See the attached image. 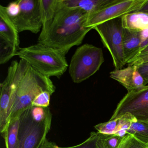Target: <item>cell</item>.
Instances as JSON below:
<instances>
[{
	"mask_svg": "<svg viewBox=\"0 0 148 148\" xmlns=\"http://www.w3.org/2000/svg\"><path fill=\"white\" fill-rule=\"evenodd\" d=\"M123 28L133 32H140L148 27V14L134 12L121 17Z\"/></svg>",
	"mask_w": 148,
	"mask_h": 148,
	"instance_id": "9a60e30c",
	"label": "cell"
},
{
	"mask_svg": "<svg viewBox=\"0 0 148 148\" xmlns=\"http://www.w3.org/2000/svg\"><path fill=\"white\" fill-rule=\"evenodd\" d=\"M19 32L6 12L5 7L0 6V40L4 41L18 51L19 48Z\"/></svg>",
	"mask_w": 148,
	"mask_h": 148,
	"instance_id": "8fae6325",
	"label": "cell"
},
{
	"mask_svg": "<svg viewBox=\"0 0 148 148\" xmlns=\"http://www.w3.org/2000/svg\"><path fill=\"white\" fill-rule=\"evenodd\" d=\"M88 14L81 9L64 5L63 0L53 17L43 24L38 44L50 47L66 55L82 44L92 28L85 25Z\"/></svg>",
	"mask_w": 148,
	"mask_h": 148,
	"instance_id": "6da1fadb",
	"label": "cell"
},
{
	"mask_svg": "<svg viewBox=\"0 0 148 148\" xmlns=\"http://www.w3.org/2000/svg\"><path fill=\"white\" fill-rule=\"evenodd\" d=\"M29 107L21 116L20 126L17 148H40L47 138L51 126V113L41 122L35 121Z\"/></svg>",
	"mask_w": 148,
	"mask_h": 148,
	"instance_id": "5b68a950",
	"label": "cell"
},
{
	"mask_svg": "<svg viewBox=\"0 0 148 148\" xmlns=\"http://www.w3.org/2000/svg\"><path fill=\"white\" fill-rule=\"evenodd\" d=\"M96 30L104 46L110 53L115 70H120L126 64L123 50V28L121 18L111 20L96 26Z\"/></svg>",
	"mask_w": 148,
	"mask_h": 148,
	"instance_id": "8992f818",
	"label": "cell"
},
{
	"mask_svg": "<svg viewBox=\"0 0 148 148\" xmlns=\"http://www.w3.org/2000/svg\"><path fill=\"white\" fill-rule=\"evenodd\" d=\"M25 60L44 76L59 78L65 73L68 64L66 55L50 47L37 43L25 47H19L15 56Z\"/></svg>",
	"mask_w": 148,
	"mask_h": 148,
	"instance_id": "3957f363",
	"label": "cell"
},
{
	"mask_svg": "<svg viewBox=\"0 0 148 148\" xmlns=\"http://www.w3.org/2000/svg\"><path fill=\"white\" fill-rule=\"evenodd\" d=\"M122 137L116 135L99 134L96 144V148H118Z\"/></svg>",
	"mask_w": 148,
	"mask_h": 148,
	"instance_id": "ffe728a7",
	"label": "cell"
},
{
	"mask_svg": "<svg viewBox=\"0 0 148 148\" xmlns=\"http://www.w3.org/2000/svg\"><path fill=\"white\" fill-rule=\"evenodd\" d=\"M146 0H118L116 3L102 10L88 14L85 26L93 29L98 25L122 16L136 12Z\"/></svg>",
	"mask_w": 148,
	"mask_h": 148,
	"instance_id": "9c48e42d",
	"label": "cell"
},
{
	"mask_svg": "<svg viewBox=\"0 0 148 148\" xmlns=\"http://www.w3.org/2000/svg\"><path fill=\"white\" fill-rule=\"evenodd\" d=\"M32 116L35 121L41 122L45 120L51 112L50 108L32 106Z\"/></svg>",
	"mask_w": 148,
	"mask_h": 148,
	"instance_id": "d4e9b609",
	"label": "cell"
},
{
	"mask_svg": "<svg viewBox=\"0 0 148 148\" xmlns=\"http://www.w3.org/2000/svg\"><path fill=\"white\" fill-rule=\"evenodd\" d=\"M99 135L98 132H92L86 140L79 144L70 147H59V148H96V142L98 138Z\"/></svg>",
	"mask_w": 148,
	"mask_h": 148,
	"instance_id": "cb8c5ba5",
	"label": "cell"
},
{
	"mask_svg": "<svg viewBox=\"0 0 148 148\" xmlns=\"http://www.w3.org/2000/svg\"><path fill=\"white\" fill-rule=\"evenodd\" d=\"M118 0H63L64 5L70 8H76L88 14L102 10L116 3Z\"/></svg>",
	"mask_w": 148,
	"mask_h": 148,
	"instance_id": "4fadbf2b",
	"label": "cell"
},
{
	"mask_svg": "<svg viewBox=\"0 0 148 148\" xmlns=\"http://www.w3.org/2000/svg\"><path fill=\"white\" fill-rule=\"evenodd\" d=\"M25 65L24 60H13L8 67L7 75L1 84L0 132L5 131L10 118L14 102L17 82Z\"/></svg>",
	"mask_w": 148,
	"mask_h": 148,
	"instance_id": "52a82bcc",
	"label": "cell"
},
{
	"mask_svg": "<svg viewBox=\"0 0 148 148\" xmlns=\"http://www.w3.org/2000/svg\"><path fill=\"white\" fill-rule=\"evenodd\" d=\"M20 12L18 16L11 19L19 32H31L37 34L43 26L40 8V0H18Z\"/></svg>",
	"mask_w": 148,
	"mask_h": 148,
	"instance_id": "30bf717a",
	"label": "cell"
},
{
	"mask_svg": "<svg viewBox=\"0 0 148 148\" xmlns=\"http://www.w3.org/2000/svg\"><path fill=\"white\" fill-rule=\"evenodd\" d=\"M21 116L11 119L2 134L6 148H17L20 126Z\"/></svg>",
	"mask_w": 148,
	"mask_h": 148,
	"instance_id": "2e32d148",
	"label": "cell"
},
{
	"mask_svg": "<svg viewBox=\"0 0 148 148\" xmlns=\"http://www.w3.org/2000/svg\"><path fill=\"white\" fill-rule=\"evenodd\" d=\"M140 40L141 42L148 39V27L139 32Z\"/></svg>",
	"mask_w": 148,
	"mask_h": 148,
	"instance_id": "f546056e",
	"label": "cell"
},
{
	"mask_svg": "<svg viewBox=\"0 0 148 148\" xmlns=\"http://www.w3.org/2000/svg\"><path fill=\"white\" fill-rule=\"evenodd\" d=\"M136 119L130 114L126 113L120 117L105 123L98 124L94 126L97 132L106 135L116 134L123 137L130 127L132 121Z\"/></svg>",
	"mask_w": 148,
	"mask_h": 148,
	"instance_id": "7c38bea8",
	"label": "cell"
},
{
	"mask_svg": "<svg viewBox=\"0 0 148 148\" xmlns=\"http://www.w3.org/2000/svg\"><path fill=\"white\" fill-rule=\"evenodd\" d=\"M60 0H40V8L43 24L50 20L59 7Z\"/></svg>",
	"mask_w": 148,
	"mask_h": 148,
	"instance_id": "d6986e66",
	"label": "cell"
},
{
	"mask_svg": "<svg viewBox=\"0 0 148 148\" xmlns=\"http://www.w3.org/2000/svg\"><path fill=\"white\" fill-rule=\"evenodd\" d=\"M104 60L101 48L88 44L78 47L69 66L73 82L79 84L90 77L99 70Z\"/></svg>",
	"mask_w": 148,
	"mask_h": 148,
	"instance_id": "277c9868",
	"label": "cell"
},
{
	"mask_svg": "<svg viewBox=\"0 0 148 148\" xmlns=\"http://www.w3.org/2000/svg\"><path fill=\"white\" fill-rule=\"evenodd\" d=\"M126 134H132L148 147V122L134 120Z\"/></svg>",
	"mask_w": 148,
	"mask_h": 148,
	"instance_id": "ac0fdd59",
	"label": "cell"
},
{
	"mask_svg": "<svg viewBox=\"0 0 148 148\" xmlns=\"http://www.w3.org/2000/svg\"><path fill=\"white\" fill-rule=\"evenodd\" d=\"M55 90L50 78L40 74L26 62L17 82L9 120L21 116L25 110L32 106L33 101L40 92L48 91L53 94Z\"/></svg>",
	"mask_w": 148,
	"mask_h": 148,
	"instance_id": "7a4b0ae2",
	"label": "cell"
},
{
	"mask_svg": "<svg viewBox=\"0 0 148 148\" xmlns=\"http://www.w3.org/2000/svg\"><path fill=\"white\" fill-rule=\"evenodd\" d=\"M128 113L138 121L148 122V84L134 91L128 92L117 106L110 120Z\"/></svg>",
	"mask_w": 148,
	"mask_h": 148,
	"instance_id": "ba28073f",
	"label": "cell"
},
{
	"mask_svg": "<svg viewBox=\"0 0 148 148\" xmlns=\"http://www.w3.org/2000/svg\"><path fill=\"white\" fill-rule=\"evenodd\" d=\"M52 94L48 91L42 92L34 99L32 103V106L44 108L49 107L51 97Z\"/></svg>",
	"mask_w": 148,
	"mask_h": 148,
	"instance_id": "603a6c76",
	"label": "cell"
},
{
	"mask_svg": "<svg viewBox=\"0 0 148 148\" xmlns=\"http://www.w3.org/2000/svg\"><path fill=\"white\" fill-rule=\"evenodd\" d=\"M136 66L138 71L143 78L145 85L148 84V63Z\"/></svg>",
	"mask_w": 148,
	"mask_h": 148,
	"instance_id": "83f0119b",
	"label": "cell"
},
{
	"mask_svg": "<svg viewBox=\"0 0 148 148\" xmlns=\"http://www.w3.org/2000/svg\"><path fill=\"white\" fill-rule=\"evenodd\" d=\"M136 66H128L120 70H115L110 72V77L120 83L128 92L133 91V78Z\"/></svg>",
	"mask_w": 148,
	"mask_h": 148,
	"instance_id": "e0dca14e",
	"label": "cell"
},
{
	"mask_svg": "<svg viewBox=\"0 0 148 148\" xmlns=\"http://www.w3.org/2000/svg\"><path fill=\"white\" fill-rule=\"evenodd\" d=\"M148 63V53L138 55L127 63L128 66H138Z\"/></svg>",
	"mask_w": 148,
	"mask_h": 148,
	"instance_id": "4316f807",
	"label": "cell"
},
{
	"mask_svg": "<svg viewBox=\"0 0 148 148\" xmlns=\"http://www.w3.org/2000/svg\"><path fill=\"white\" fill-rule=\"evenodd\" d=\"M118 148H148V146L132 134L123 137Z\"/></svg>",
	"mask_w": 148,
	"mask_h": 148,
	"instance_id": "44dd1931",
	"label": "cell"
},
{
	"mask_svg": "<svg viewBox=\"0 0 148 148\" xmlns=\"http://www.w3.org/2000/svg\"><path fill=\"white\" fill-rule=\"evenodd\" d=\"M141 43L139 32L123 29V50L126 64L136 58Z\"/></svg>",
	"mask_w": 148,
	"mask_h": 148,
	"instance_id": "5bb4252c",
	"label": "cell"
},
{
	"mask_svg": "<svg viewBox=\"0 0 148 148\" xmlns=\"http://www.w3.org/2000/svg\"><path fill=\"white\" fill-rule=\"evenodd\" d=\"M136 12H141L144 13L148 14V0H146L145 3Z\"/></svg>",
	"mask_w": 148,
	"mask_h": 148,
	"instance_id": "4dcf8cb0",
	"label": "cell"
},
{
	"mask_svg": "<svg viewBox=\"0 0 148 148\" xmlns=\"http://www.w3.org/2000/svg\"><path fill=\"white\" fill-rule=\"evenodd\" d=\"M6 12L11 19L18 16L20 12V6L18 0L13 1L5 7Z\"/></svg>",
	"mask_w": 148,
	"mask_h": 148,
	"instance_id": "484cf974",
	"label": "cell"
},
{
	"mask_svg": "<svg viewBox=\"0 0 148 148\" xmlns=\"http://www.w3.org/2000/svg\"><path fill=\"white\" fill-rule=\"evenodd\" d=\"M17 50L9 44L0 40V64H4L15 56Z\"/></svg>",
	"mask_w": 148,
	"mask_h": 148,
	"instance_id": "7402d4cb",
	"label": "cell"
},
{
	"mask_svg": "<svg viewBox=\"0 0 148 148\" xmlns=\"http://www.w3.org/2000/svg\"><path fill=\"white\" fill-rule=\"evenodd\" d=\"M40 148H59V146L46 138Z\"/></svg>",
	"mask_w": 148,
	"mask_h": 148,
	"instance_id": "f1b7e54d",
	"label": "cell"
},
{
	"mask_svg": "<svg viewBox=\"0 0 148 148\" xmlns=\"http://www.w3.org/2000/svg\"><path fill=\"white\" fill-rule=\"evenodd\" d=\"M148 53V46H147L146 48H145L143 50V51L140 53H139V54L138 55L144 54V53Z\"/></svg>",
	"mask_w": 148,
	"mask_h": 148,
	"instance_id": "1f68e13d",
	"label": "cell"
}]
</instances>
